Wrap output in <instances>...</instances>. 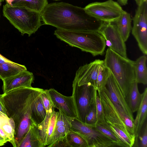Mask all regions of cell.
Segmentation results:
<instances>
[{
  "label": "cell",
  "instance_id": "24",
  "mask_svg": "<svg viewBox=\"0 0 147 147\" xmlns=\"http://www.w3.org/2000/svg\"><path fill=\"white\" fill-rule=\"evenodd\" d=\"M147 59L146 56L144 55L134 61L135 79L138 83L144 85L147 84V69L146 65Z\"/></svg>",
  "mask_w": 147,
  "mask_h": 147
},
{
  "label": "cell",
  "instance_id": "5",
  "mask_svg": "<svg viewBox=\"0 0 147 147\" xmlns=\"http://www.w3.org/2000/svg\"><path fill=\"white\" fill-rule=\"evenodd\" d=\"M3 15L22 35L34 33L42 25L40 13L24 7L6 3L3 9Z\"/></svg>",
  "mask_w": 147,
  "mask_h": 147
},
{
  "label": "cell",
  "instance_id": "38",
  "mask_svg": "<svg viewBox=\"0 0 147 147\" xmlns=\"http://www.w3.org/2000/svg\"><path fill=\"white\" fill-rule=\"evenodd\" d=\"M7 142L0 135V146L4 145Z\"/></svg>",
  "mask_w": 147,
  "mask_h": 147
},
{
  "label": "cell",
  "instance_id": "36",
  "mask_svg": "<svg viewBox=\"0 0 147 147\" xmlns=\"http://www.w3.org/2000/svg\"><path fill=\"white\" fill-rule=\"evenodd\" d=\"M10 61V60L6 58L0 54V63H2L5 62H9Z\"/></svg>",
  "mask_w": 147,
  "mask_h": 147
},
{
  "label": "cell",
  "instance_id": "1",
  "mask_svg": "<svg viewBox=\"0 0 147 147\" xmlns=\"http://www.w3.org/2000/svg\"><path fill=\"white\" fill-rule=\"evenodd\" d=\"M40 14L44 24L67 30L98 32L103 23L84 8L64 2L48 4Z\"/></svg>",
  "mask_w": 147,
  "mask_h": 147
},
{
  "label": "cell",
  "instance_id": "25",
  "mask_svg": "<svg viewBox=\"0 0 147 147\" xmlns=\"http://www.w3.org/2000/svg\"><path fill=\"white\" fill-rule=\"evenodd\" d=\"M48 0H14L12 5L24 7L41 13L48 4Z\"/></svg>",
  "mask_w": 147,
  "mask_h": 147
},
{
  "label": "cell",
  "instance_id": "17",
  "mask_svg": "<svg viewBox=\"0 0 147 147\" xmlns=\"http://www.w3.org/2000/svg\"><path fill=\"white\" fill-rule=\"evenodd\" d=\"M136 118L134 119L135 126L134 134L136 136L134 144H138V138L144 125L147 119V88H146L142 94V100L137 110Z\"/></svg>",
  "mask_w": 147,
  "mask_h": 147
},
{
  "label": "cell",
  "instance_id": "29",
  "mask_svg": "<svg viewBox=\"0 0 147 147\" xmlns=\"http://www.w3.org/2000/svg\"><path fill=\"white\" fill-rule=\"evenodd\" d=\"M109 125L111 129L117 135L125 147H132L133 146L135 139L129 136L125 132L119 128L112 125Z\"/></svg>",
  "mask_w": 147,
  "mask_h": 147
},
{
  "label": "cell",
  "instance_id": "11",
  "mask_svg": "<svg viewBox=\"0 0 147 147\" xmlns=\"http://www.w3.org/2000/svg\"><path fill=\"white\" fill-rule=\"evenodd\" d=\"M98 32L104 38L106 45L109 48L122 56L127 57L125 42L113 22H103Z\"/></svg>",
  "mask_w": 147,
  "mask_h": 147
},
{
  "label": "cell",
  "instance_id": "33",
  "mask_svg": "<svg viewBox=\"0 0 147 147\" xmlns=\"http://www.w3.org/2000/svg\"><path fill=\"white\" fill-rule=\"evenodd\" d=\"M138 138L140 142L139 147H147V123L146 120L145 122L140 131Z\"/></svg>",
  "mask_w": 147,
  "mask_h": 147
},
{
  "label": "cell",
  "instance_id": "31",
  "mask_svg": "<svg viewBox=\"0 0 147 147\" xmlns=\"http://www.w3.org/2000/svg\"><path fill=\"white\" fill-rule=\"evenodd\" d=\"M97 122L96 111L94 99L92 93L90 102V110L86 116L85 123L89 125H94Z\"/></svg>",
  "mask_w": 147,
  "mask_h": 147
},
{
  "label": "cell",
  "instance_id": "8",
  "mask_svg": "<svg viewBox=\"0 0 147 147\" xmlns=\"http://www.w3.org/2000/svg\"><path fill=\"white\" fill-rule=\"evenodd\" d=\"M84 8L91 16L104 22H115L124 11L118 2L113 0L93 2Z\"/></svg>",
  "mask_w": 147,
  "mask_h": 147
},
{
  "label": "cell",
  "instance_id": "13",
  "mask_svg": "<svg viewBox=\"0 0 147 147\" xmlns=\"http://www.w3.org/2000/svg\"><path fill=\"white\" fill-rule=\"evenodd\" d=\"M54 107L67 117L77 118L78 115L72 96H66L53 88L47 90Z\"/></svg>",
  "mask_w": 147,
  "mask_h": 147
},
{
  "label": "cell",
  "instance_id": "28",
  "mask_svg": "<svg viewBox=\"0 0 147 147\" xmlns=\"http://www.w3.org/2000/svg\"><path fill=\"white\" fill-rule=\"evenodd\" d=\"M110 73L109 70L106 66L104 61L103 60L99 67L97 78L96 88L98 91L105 87Z\"/></svg>",
  "mask_w": 147,
  "mask_h": 147
},
{
  "label": "cell",
  "instance_id": "10",
  "mask_svg": "<svg viewBox=\"0 0 147 147\" xmlns=\"http://www.w3.org/2000/svg\"><path fill=\"white\" fill-rule=\"evenodd\" d=\"M94 86L88 84L79 86L73 80L72 96L78 115V119L84 123L86 116L90 109V102Z\"/></svg>",
  "mask_w": 147,
  "mask_h": 147
},
{
  "label": "cell",
  "instance_id": "16",
  "mask_svg": "<svg viewBox=\"0 0 147 147\" xmlns=\"http://www.w3.org/2000/svg\"><path fill=\"white\" fill-rule=\"evenodd\" d=\"M57 113L55 109L47 112L44 120L37 125L39 134L44 147L51 143Z\"/></svg>",
  "mask_w": 147,
  "mask_h": 147
},
{
  "label": "cell",
  "instance_id": "39",
  "mask_svg": "<svg viewBox=\"0 0 147 147\" xmlns=\"http://www.w3.org/2000/svg\"><path fill=\"white\" fill-rule=\"evenodd\" d=\"M6 3L8 4L11 5H12V2L14 0H5Z\"/></svg>",
  "mask_w": 147,
  "mask_h": 147
},
{
  "label": "cell",
  "instance_id": "35",
  "mask_svg": "<svg viewBox=\"0 0 147 147\" xmlns=\"http://www.w3.org/2000/svg\"><path fill=\"white\" fill-rule=\"evenodd\" d=\"M0 112L7 116V113L2 98V94H0Z\"/></svg>",
  "mask_w": 147,
  "mask_h": 147
},
{
  "label": "cell",
  "instance_id": "6",
  "mask_svg": "<svg viewBox=\"0 0 147 147\" xmlns=\"http://www.w3.org/2000/svg\"><path fill=\"white\" fill-rule=\"evenodd\" d=\"M98 92L106 123L119 128L129 136L135 139L134 121L119 105L111 100L105 86Z\"/></svg>",
  "mask_w": 147,
  "mask_h": 147
},
{
  "label": "cell",
  "instance_id": "3",
  "mask_svg": "<svg viewBox=\"0 0 147 147\" xmlns=\"http://www.w3.org/2000/svg\"><path fill=\"white\" fill-rule=\"evenodd\" d=\"M54 34L70 46L89 53L94 56L102 55L106 46L105 39L98 32L57 29Z\"/></svg>",
  "mask_w": 147,
  "mask_h": 147
},
{
  "label": "cell",
  "instance_id": "14",
  "mask_svg": "<svg viewBox=\"0 0 147 147\" xmlns=\"http://www.w3.org/2000/svg\"><path fill=\"white\" fill-rule=\"evenodd\" d=\"M105 86L111 100L119 105L126 113L134 121L133 113L130 109L118 84L110 71Z\"/></svg>",
  "mask_w": 147,
  "mask_h": 147
},
{
  "label": "cell",
  "instance_id": "30",
  "mask_svg": "<svg viewBox=\"0 0 147 147\" xmlns=\"http://www.w3.org/2000/svg\"><path fill=\"white\" fill-rule=\"evenodd\" d=\"M97 113V122H106L104 118L102 104L96 88L94 87L92 92Z\"/></svg>",
  "mask_w": 147,
  "mask_h": 147
},
{
  "label": "cell",
  "instance_id": "18",
  "mask_svg": "<svg viewBox=\"0 0 147 147\" xmlns=\"http://www.w3.org/2000/svg\"><path fill=\"white\" fill-rule=\"evenodd\" d=\"M72 118L67 116L61 111L59 110L51 143L70 131Z\"/></svg>",
  "mask_w": 147,
  "mask_h": 147
},
{
  "label": "cell",
  "instance_id": "40",
  "mask_svg": "<svg viewBox=\"0 0 147 147\" xmlns=\"http://www.w3.org/2000/svg\"><path fill=\"white\" fill-rule=\"evenodd\" d=\"M4 0H0V3H1Z\"/></svg>",
  "mask_w": 147,
  "mask_h": 147
},
{
  "label": "cell",
  "instance_id": "21",
  "mask_svg": "<svg viewBox=\"0 0 147 147\" xmlns=\"http://www.w3.org/2000/svg\"><path fill=\"white\" fill-rule=\"evenodd\" d=\"M132 20L130 14L124 11L121 16L113 22L125 42L128 39L131 30Z\"/></svg>",
  "mask_w": 147,
  "mask_h": 147
},
{
  "label": "cell",
  "instance_id": "22",
  "mask_svg": "<svg viewBox=\"0 0 147 147\" xmlns=\"http://www.w3.org/2000/svg\"><path fill=\"white\" fill-rule=\"evenodd\" d=\"M24 65L10 61L0 63V79L2 80L27 70Z\"/></svg>",
  "mask_w": 147,
  "mask_h": 147
},
{
  "label": "cell",
  "instance_id": "2",
  "mask_svg": "<svg viewBox=\"0 0 147 147\" xmlns=\"http://www.w3.org/2000/svg\"><path fill=\"white\" fill-rule=\"evenodd\" d=\"M43 90L22 87L2 94L7 116L14 122V130L23 120H31L32 103Z\"/></svg>",
  "mask_w": 147,
  "mask_h": 147
},
{
  "label": "cell",
  "instance_id": "20",
  "mask_svg": "<svg viewBox=\"0 0 147 147\" xmlns=\"http://www.w3.org/2000/svg\"><path fill=\"white\" fill-rule=\"evenodd\" d=\"M138 83L135 80L131 85L125 97L126 102L132 113L137 111L142 100V94L139 92Z\"/></svg>",
  "mask_w": 147,
  "mask_h": 147
},
{
  "label": "cell",
  "instance_id": "34",
  "mask_svg": "<svg viewBox=\"0 0 147 147\" xmlns=\"http://www.w3.org/2000/svg\"><path fill=\"white\" fill-rule=\"evenodd\" d=\"M47 146L48 147H69L67 141L66 135L58 138Z\"/></svg>",
  "mask_w": 147,
  "mask_h": 147
},
{
  "label": "cell",
  "instance_id": "7",
  "mask_svg": "<svg viewBox=\"0 0 147 147\" xmlns=\"http://www.w3.org/2000/svg\"><path fill=\"white\" fill-rule=\"evenodd\" d=\"M71 130L82 136L88 147H121L96 128L94 125L86 124L77 118L71 119Z\"/></svg>",
  "mask_w": 147,
  "mask_h": 147
},
{
  "label": "cell",
  "instance_id": "37",
  "mask_svg": "<svg viewBox=\"0 0 147 147\" xmlns=\"http://www.w3.org/2000/svg\"><path fill=\"white\" fill-rule=\"evenodd\" d=\"M128 0H117L118 2L120 5H126L127 3Z\"/></svg>",
  "mask_w": 147,
  "mask_h": 147
},
{
  "label": "cell",
  "instance_id": "15",
  "mask_svg": "<svg viewBox=\"0 0 147 147\" xmlns=\"http://www.w3.org/2000/svg\"><path fill=\"white\" fill-rule=\"evenodd\" d=\"M34 76L32 72L27 70L3 80V93L22 87H31Z\"/></svg>",
  "mask_w": 147,
  "mask_h": 147
},
{
  "label": "cell",
  "instance_id": "12",
  "mask_svg": "<svg viewBox=\"0 0 147 147\" xmlns=\"http://www.w3.org/2000/svg\"><path fill=\"white\" fill-rule=\"evenodd\" d=\"M103 60L98 59L80 66L77 70L74 80L79 86L92 85L96 88L99 67Z\"/></svg>",
  "mask_w": 147,
  "mask_h": 147
},
{
  "label": "cell",
  "instance_id": "27",
  "mask_svg": "<svg viewBox=\"0 0 147 147\" xmlns=\"http://www.w3.org/2000/svg\"><path fill=\"white\" fill-rule=\"evenodd\" d=\"M66 136L69 147H88L84 139L79 134L71 130Z\"/></svg>",
  "mask_w": 147,
  "mask_h": 147
},
{
  "label": "cell",
  "instance_id": "41",
  "mask_svg": "<svg viewBox=\"0 0 147 147\" xmlns=\"http://www.w3.org/2000/svg\"><path fill=\"white\" fill-rule=\"evenodd\" d=\"M55 0L57 1V0Z\"/></svg>",
  "mask_w": 147,
  "mask_h": 147
},
{
  "label": "cell",
  "instance_id": "32",
  "mask_svg": "<svg viewBox=\"0 0 147 147\" xmlns=\"http://www.w3.org/2000/svg\"><path fill=\"white\" fill-rule=\"evenodd\" d=\"M40 96L47 113L55 109V108L47 90H43L40 93Z\"/></svg>",
  "mask_w": 147,
  "mask_h": 147
},
{
  "label": "cell",
  "instance_id": "4",
  "mask_svg": "<svg viewBox=\"0 0 147 147\" xmlns=\"http://www.w3.org/2000/svg\"><path fill=\"white\" fill-rule=\"evenodd\" d=\"M104 61L125 97L129 87L135 80L134 61L107 49Z\"/></svg>",
  "mask_w": 147,
  "mask_h": 147
},
{
  "label": "cell",
  "instance_id": "23",
  "mask_svg": "<svg viewBox=\"0 0 147 147\" xmlns=\"http://www.w3.org/2000/svg\"><path fill=\"white\" fill-rule=\"evenodd\" d=\"M47 114V112L40 94L32 103L31 110V121L37 125L44 120Z\"/></svg>",
  "mask_w": 147,
  "mask_h": 147
},
{
  "label": "cell",
  "instance_id": "9",
  "mask_svg": "<svg viewBox=\"0 0 147 147\" xmlns=\"http://www.w3.org/2000/svg\"><path fill=\"white\" fill-rule=\"evenodd\" d=\"M132 34L141 51L147 54V0L138 6L132 19Z\"/></svg>",
  "mask_w": 147,
  "mask_h": 147
},
{
  "label": "cell",
  "instance_id": "19",
  "mask_svg": "<svg viewBox=\"0 0 147 147\" xmlns=\"http://www.w3.org/2000/svg\"><path fill=\"white\" fill-rule=\"evenodd\" d=\"M18 147H44L39 134L37 125L32 121H31L29 130L22 140Z\"/></svg>",
  "mask_w": 147,
  "mask_h": 147
},
{
  "label": "cell",
  "instance_id": "26",
  "mask_svg": "<svg viewBox=\"0 0 147 147\" xmlns=\"http://www.w3.org/2000/svg\"><path fill=\"white\" fill-rule=\"evenodd\" d=\"M94 126L96 128L101 132L114 141L118 143L121 147H125L117 135L111 129L109 124L106 122L104 123L97 122Z\"/></svg>",
  "mask_w": 147,
  "mask_h": 147
}]
</instances>
